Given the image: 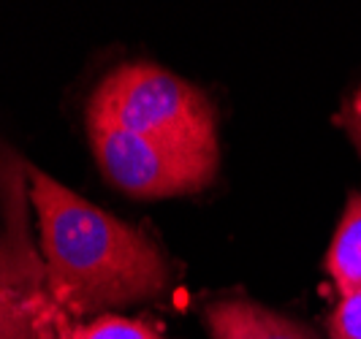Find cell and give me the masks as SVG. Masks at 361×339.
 I'll return each instance as SVG.
<instances>
[{
  "instance_id": "obj_9",
  "label": "cell",
  "mask_w": 361,
  "mask_h": 339,
  "mask_svg": "<svg viewBox=\"0 0 361 339\" xmlns=\"http://www.w3.org/2000/svg\"><path fill=\"white\" fill-rule=\"evenodd\" d=\"M337 123L345 128V133L350 136V142L356 144V149L361 152V82L356 85V90L345 98L343 109L337 114Z\"/></svg>"
},
{
  "instance_id": "obj_3",
  "label": "cell",
  "mask_w": 361,
  "mask_h": 339,
  "mask_svg": "<svg viewBox=\"0 0 361 339\" xmlns=\"http://www.w3.org/2000/svg\"><path fill=\"white\" fill-rule=\"evenodd\" d=\"M87 133L104 177L128 196H185L207 187L217 174L215 161L149 142L109 123L87 120Z\"/></svg>"
},
{
  "instance_id": "obj_7",
  "label": "cell",
  "mask_w": 361,
  "mask_h": 339,
  "mask_svg": "<svg viewBox=\"0 0 361 339\" xmlns=\"http://www.w3.org/2000/svg\"><path fill=\"white\" fill-rule=\"evenodd\" d=\"M57 339H163L155 326L120 315H101L90 323H66Z\"/></svg>"
},
{
  "instance_id": "obj_4",
  "label": "cell",
  "mask_w": 361,
  "mask_h": 339,
  "mask_svg": "<svg viewBox=\"0 0 361 339\" xmlns=\"http://www.w3.org/2000/svg\"><path fill=\"white\" fill-rule=\"evenodd\" d=\"M22 182L6 198V226L0 231V339H57L66 318L47 288L44 261L19 204Z\"/></svg>"
},
{
  "instance_id": "obj_1",
  "label": "cell",
  "mask_w": 361,
  "mask_h": 339,
  "mask_svg": "<svg viewBox=\"0 0 361 339\" xmlns=\"http://www.w3.org/2000/svg\"><path fill=\"white\" fill-rule=\"evenodd\" d=\"M38 214L47 288L63 318L158 299L171 266L149 233L79 198L41 168L25 166Z\"/></svg>"
},
{
  "instance_id": "obj_5",
  "label": "cell",
  "mask_w": 361,
  "mask_h": 339,
  "mask_svg": "<svg viewBox=\"0 0 361 339\" xmlns=\"http://www.w3.org/2000/svg\"><path fill=\"white\" fill-rule=\"evenodd\" d=\"M212 339H315L307 326L247 299H223L207 307Z\"/></svg>"
},
{
  "instance_id": "obj_8",
  "label": "cell",
  "mask_w": 361,
  "mask_h": 339,
  "mask_svg": "<svg viewBox=\"0 0 361 339\" xmlns=\"http://www.w3.org/2000/svg\"><path fill=\"white\" fill-rule=\"evenodd\" d=\"M329 339H361V293L340 296L329 315Z\"/></svg>"
},
{
  "instance_id": "obj_2",
  "label": "cell",
  "mask_w": 361,
  "mask_h": 339,
  "mask_svg": "<svg viewBox=\"0 0 361 339\" xmlns=\"http://www.w3.org/2000/svg\"><path fill=\"white\" fill-rule=\"evenodd\" d=\"M87 120L217 163V120L209 98L155 63H126L95 87Z\"/></svg>"
},
{
  "instance_id": "obj_6",
  "label": "cell",
  "mask_w": 361,
  "mask_h": 339,
  "mask_svg": "<svg viewBox=\"0 0 361 339\" xmlns=\"http://www.w3.org/2000/svg\"><path fill=\"white\" fill-rule=\"evenodd\" d=\"M326 271L340 296L361 293V193H350L326 255Z\"/></svg>"
}]
</instances>
